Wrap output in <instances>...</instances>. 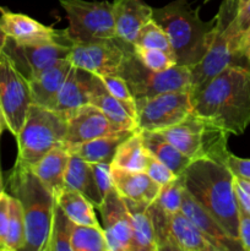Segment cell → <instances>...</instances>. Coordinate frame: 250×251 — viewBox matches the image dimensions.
Instances as JSON below:
<instances>
[{"label":"cell","mask_w":250,"mask_h":251,"mask_svg":"<svg viewBox=\"0 0 250 251\" xmlns=\"http://www.w3.org/2000/svg\"><path fill=\"white\" fill-rule=\"evenodd\" d=\"M190 96L195 114L230 135H242L250 125V68L228 66Z\"/></svg>","instance_id":"1"},{"label":"cell","mask_w":250,"mask_h":251,"mask_svg":"<svg viewBox=\"0 0 250 251\" xmlns=\"http://www.w3.org/2000/svg\"><path fill=\"white\" fill-rule=\"evenodd\" d=\"M191 196L215 218L233 239L239 240V206L234 176L225 164L196 159L181 174Z\"/></svg>","instance_id":"2"},{"label":"cell","mask_w":250,"mask_h":251,"mask_svg":"<svg viewBox=\"0 0 250 251\" xmlns=\"http://www.w3.org/2000/svg\"><path fill=\"white\" fill-rule=\"evenodd\" d=\"M200 6L188 0H174L166 6L152 9V20L168 36L178 65L194 68L206 55L213 38L216 16L210 21L200 19Z\"/></svg>","instance_id":"3"},{"label":"cell","mask_w":250,"mask_h":251,"mask_svg":"<svg viewBox=\"0 0 250 251\" xmlns=\"http://www.w3.org/2000/svg\"><path fill=\"white\" fill-rule=\"evenodd\" d=\"M10 195L22 206L26 245L22 251H46L53 221L55 196L29 167L16 162L7 178Z\"/></svg>","instance_id":"4"},{"label":"cell","mask_w":250,"mask_h":251,"mask_svg":"<svg viewBox=\"0 0 250 251\" xmlns=\"http://www.w3.org/2000/svg\"><path fill=\"white\" fill-rule=\"evenodd\" d=\"M238 14L235 0H223L216 15L213 38L202 60L190 69V95L199 92L208 81L228 66L250 68L239 51L242 33L235 27Z\"/></svg>","instance_id":"5"},{"label":"cell","mask_w":250,"mask_h":251,"mask_svg":"<svg viewBox=\"0 0 250 251\" xmlns=\"http://www.w3.org/2000/svg\"><path fill=\"white\" fill-rule=\"evenodd\" d=\"M191 161L210 159L225 164L230 134L207 118L191 113L183 122L157 131Z\"/></svg>","instance_id":"6"},{"label":"cell","mask_w":250,"mask_h":251,"mask_svg":"<svg viewBox=\"0 0 250 251\" xmlns=\"http://www.w3.org/2000/svg\"><path fill=\"white\" fill-rule=\"evenodd\" d=\"M68 120L66 113L32 103L24 126L16 136V162L31 167L55 147L64 146Z\"/></svg>","instance_id":"7"},{"label":"cell","mask_w":250,"mask_h":251,"mask_svg":"<svg viewBox=\"0 0 250 251\" xmlns=\"http://www.w3.org/2000/svg\"><path fill=\"white\" fill-rule=\"evenodd\" d=\"M119 76L126 81L134 98L151 97L159 93L190 91V68L174 65L163 71H154L145 66L132 51L126 54Z\"/></svg>","instance_id":"8"},{"label":"cell","mask_w":250,"mask_h":251,"mask_svg":"<svg viewBox=\"0 0 250 251\" xmlns=\"http://www.w3.org/2000/svg\"><path fill=\"white\" fill-rule=\"evenodd\" d=\"M135 105L136 129L140 131H162L183 122L193 113L190 91L135 98Z\"/></svg>","instance_id":"9"},{"label":"cell","mask_w":250,"mask_h":251,"mask_svg":"<svg viewBox=\"0 0 250 251\" xmlns=\"http://www.w3.org/2000/svg\"><path fill=\"white\" fill-rule=\"evenodd\" d=\"M69 21V36L73 41L115 38L113 6L109 1L60 0Z\"/></svg>","instance_id":"10"},{"label":"cell","mask_w":250,"mask_h":251,"mask_svg":"<svg viewBox=\"0 0 250 251\" xmlns=\"http://www.w3.org/2000/svg\"><path fill=\"white\" fill-rule=\"evenodd\" d=\"M131 47L118 37L74 41L68 59L73 66L96 75H119Z\"/></svg>","instance_id":"11"},{"label":"cell","mask_w":250,"mask_h":251,"mask_svg":"<svg viewBox=\"0 0 250 251\" xmlns=\"http://www.w3.org/2000/svg\"><path fill=\"white\" fill-rule=\"evenodd\" d=\"M31 104L28 80L2 51L0 56V105L6 120V129L15 137L24 126Z\"/></svg>","instance_id":"12"},{"label":"cell","mask_w":250,"mask_h":251,"mask_svg":"<svg viewBox=\"0 0 250 251\" xmlns=\"http://www.w3.org/2000/svg\"><path fill=\"white\" fill-rule=\"evenodd\" d=\"M73 43V39L69 38L53 43L28 46L7 38L4 53L11 59L17 70L29 81L59 60L68 59Z\"/></svg>","instance_id":"13"},{"label":"cell","mask_w":250,"mask_h":251,"mask_svg":"<svg viewBox=\"0 0 250 251\" xmlns=\"http://www.w3.org/2000/svg\"><path fill=\"white\" fill-rule=\"evenodd\" d=\"M65 113L68 130L64 140V147L127 130L112 122L100 108L95 107L91 103Z\"/></svg>","instance_id":"14"},{"label":"cell","mask_w":250,"mask_h":251,"mask_svg":"<svg viewBox=\"0 0 250 251\" xmlns=\"http://www.w3.org/2000/svg\"><path fill=\"white\" fill-rule=\"evenodd\" d=\"M109 251H131V217L124 198L112 189L97 208Z\"/></svg>","instance_id":"15"},{"label":"cell","mask_w":250,"mask_h":251,"mask_svg":"<svg viewBox=\"0 0 250 251\" xmlns=\"http://www.w3.org/2000/svg\"><path fill=\"white\" fill-rule=\"evenodd\" d=\"M0 26L7 38L16 43L37 46L71 38L68 28L55 29L20 12H12L0 6Z\"/></svg>","instance_id":"16"},{"label":"cell","mask_w":250,"mask_h":251,"mask_svg":"<svg viewBox=\"0 0 250 251\" xmlns=\"http://www.w3.org/2000/svg\"><path fill=\"white\" fill-rule=\"evenodd\" d=\"M180 211L207 238L208 242L217 249V251L243 250L239 240L229 237L225 230L218 225L217 221L189 194L186 189L183 193Z\"/></svg>","instance_id":"17"},{"label":"cell","mask_w":250,"mask_h":251,"mask_svg":"<svg viewBox=\"0 0 250 251\" xmlns=\"http://www.w3.org/2000/svg\"><path fill=\"white\" fill-rule=\"evenodd\" d=\"M113 19L118 38L132 44L142 26L152 20V9L142 0H114Z\"/></svg>","instance_id":"18"},{"label":"cell","mask_w":250,"mask_h":251,"mask_svg":"<svg viewBox=\"0 0 250 251\" xmlns=\"http://www.w3.org/2000/svg\"><path fill=\"white\" fill-rule=\"evenodd\" d=\"M73 64L69 59H63L51 65L43 73L28 81L31 88L32 103L54 109L61 87L70 73Z\"/></svg>","instance_id":"19"},{"label":"cell","mask_w":250,"mask_h":251,"mask_svg":"<svg viewBox=\"0 0 250 251\" xmlns=\"http://www.w3.org/2000/svg\"><path fill=\"white\" fill-rule=\"evenodd\" d=\"M167 250L171 251H217L207 238L184 215L178 212L169 220Z\"/></svg>","instance_id":"20"},{"label":"cell","mask_w":250,"mask_h":251,"mask_svg":"<svg viewBox=\"0 0 250 251\" xmlns=\"http://www.w3.org/2000/svg\"><path fill=\"white\" fill-rule=\"evenodd\" d=\"M112 176L115 190L124 199L151 203L161 191V185L145 172L125 171L112 167Z\"/></svg>","instance_id":"21"},{"label":"cell","mask_w":250,"mask_h":251,"mask_svg":"<svg viewBox=\"0 0 250 251\" xmlns=\"http://www.w3.org/2000/svg\"><path fill=\"white\" fill-rule=\"evenodd\" d=\"M95 74L73 66L61 87L54 110L69 112L71 109L90 103Z\"/></svg>","instance_id":"22"},{"label":"cell","mask_w":250,"mask_h":251,"mask_svg":"<svg viewBox=\"0 0 250 251\" xmlns=\"http://www.w3.org/2000/svg\"><path fill=\"white\" fill-rule=\"evenodd\" d=\"M136 130V129H135ZM135 130H123L115 134L96 137L81 144L65 147L70 154L80 157L88 163H110L114 159L115 152L123 141L127 139Z\"/></svg>","instance_id":"23"},{"label":"cell","mask_w":250,"mask_h":251,"mask_svg":"<svg viewBox=\"0 0 250 251\" xmlns=\"http://www.w3.org/2000/svg\"><path fill=\"white\" fill-rule=\"evenodd\" d=\"M69 159L70 153L65 147H55L29 168L54 196H56L59 191L65 188V173Z\"/></svg>","instance_id":"24"},{"label":"cell","mask_w":250,"mask_h":251,"mask_svg":"<svg viewBox=\"0 0 250 251\" xmlns=\"http://www.w3.org/2000/svg\"><path fill=\"white\" fill-rule=\"evenodd\" d=\"M65 186L82 194L96 208L102 205L103 196L96 183L92 166L75 154H70L65 173Z\"/></svg>","instance_id":"25"},{"label":"cell","mask_w":250,"mask_h":251,"mask_svg":"<svg viewBox=\"0 0 250 251\" xmlns=\"http://www.w3.org/2000/svg\"><path fill=\"white\" fill-rule=\"evenodd\" d=\"M131 217V251H157L156 234L147 211L149 203L124 199Z\"/></svg>","instance_id":"26"},{"label":"cell","mask_w":250,"mask_h":251,"mask_svg":"<svg viewBox=\"0 0 250 251\" xmlns=\"http://www.w3.org/2000/svg\"><path fill=\"white\" fill-rule=\"evenodd\" d=\"M144 146L150 153L166 164L176 176H181L191 159L181 153L174 145L157 131H141Z\"/></svg>","instance_id":"27"},{"label":"cell","mask_w":250,"mask_h":251,"mask_svg":"<svg viewBox=\"0 0 250 251\" xmlns=\"http://www.w3.org/2000/svg\"><path fill=\"white\" fill-rule=\"evenodd\" d=\"M90 103L100 108L112 122L127 130L136 129V120L130 115L125 105L119 100L110 95L105 86L95 74L93 87L90 95Z\"/></svg>","instance_id":"28"},{"label":"cell","mask_w":250,"mask_h":251,"mask_svg":"<svg viewBox=\"0 0 250 251\" xmlns=\"http://www.w3.org/2000/svg\"><path fill=\"white\" fill-rule=\"evenodd\" d=\"M55 201L75 225L100 226L95 206L78 191L65 186L56 194Z\"/></svg>","instance_id":"29"},{"label":"cell","mask_w":250,"mask_h":251,"mask_svg":"<svg viewBox=\"0 0 250 251\" xmlns=\"http://www.w3.org/2000/svg\"><path fill=\"white\" fill-rule=\"evenodd\" d=\"M146 161L147 150L144 146L141 131L136 129L134 134L119 145L112 162V167L125 171L144 172Z\"/></svg>","instance_id":"30"},{"label":"cell","mask_w":250,"mask_h":251,"mask_svg":"<svg viewBox=\"0 0 250 251\" xmlns=\"http://www.w3.org/2000/svg\"><path fill=\"white\" fill-rule=\"evenodd\" d=\"M75 223L66 216L60 206L54 205L53 221L50 234L46 251H73L71 250V235Z\"/></svg>","instance_id":"31"},{"label":"cell","mask_w":250,"mask_h":251,"mask_svg":"<svg viewBox=\"0 0 250 251\" xmlns=\"http://www.w3.org/2000/svg\"><path fill=\"white\" fill-rule=\"evenodd\" d=\"M71 250L109 251L103 228H100V226L74 225Z\"/></svg>","instance_id":"32"},{"label":"cell","mask_w":250,"mask_h":251,"mask_svg":"<svg viewBox=\"0 0 250 251\" xmlns=\"http://www.w3.org/2000/svg\"><path fill=\"white\" fill-rule=\"evenodd\" d=\"M25 245H26V223H25L24 211H22L20 201L12 195H10L9 226H7L4 250H24Z\"/></svg>","instance_id":"33"},{"label":"cell","mask_w":250,"mask_h":251,"mask_svg":"<svg viewBox=\"0 0 250 251\" xmlns=\"http://www.w3.org/2000/svg\"><path fill=\"white\" fill-rule=\"evenodd\" d=\"M184 190L185 185L183 176H179L171 183L161 186V191L153 202L168 215H175L180 212Z\"/></svg>","instance_id":"34"},{"label":"cell","mask_w":250,"mask_h":251,"mask_svg":"<svg viewBox=\"0 0 250 251\" xmlns=\"http://www.w3.org/2000/svg\"><path fill=\"white\" fill-rule=\"evenodd\" d=\"M134 46L144 47V48L161 49V50L172 51L171 43L168 36L162 29V27L153 20L144 25L137 32V36L134 41ZM173 53V51H172Z\"/></svg>","instance_id":"35"},{"label":"cell","mask_w":250,"mask_h":251,"mask_svg":"<svg viewBox=\"0 0 250 251\" xmlns=\"http://www.w3.org/2000/svg\"><path fill=\"white\" fill-rule=\"evenodd\" d=\"M132 51L137 56V59L151 70L163 71L176 65V59L172 51L144 48V47L134 46V44H132Z\"/></svg>","instance_id":"36"},{"label":"cell","mask_w":250,"mask_h":251,"mask_svg":"<svg viewBox=\"0 0 250 251\" xmlns=\"http://www.w3.org/2000/svg\"><path fill=\"white\" fill-rule=\"evenodd\" d=\"M105 86L108 92L114 96L125 105L127 112L132 118L136 117V105H135V98L131 95L127 86L126 81L119 75H97Z\"/></svg>","instance_id":"37"},{"label":"cell","mask_w":250,"mask_h":251,"mask_svg":"<svg viewBox=\"0 0 250 251\" xmlns=\"http://www.w3.org/2000/svg\"><path fill=\"white\" fill-rule=\"evenodd\" d=\"M144 172L150 176V178L153 179V180L156 181V183H158L161 186L171 183L172 180H174V179L176 178L175 174H174L166 164L162 163L158 158H156V157L152 153H150L149 151H147V161Z\"/></svg>","instance_id":"38"},{"label":"cell","mask_w":250,"mask_h":251,"mask_svg":"<svg viewBox=\"0 0 250 251\" xmlns=\"http://www.w3.org/2000/svg\"><path fill=\"white\" fill-rule=\"evenodd\" d=\"M93 174H95L96 183L100 194L104 198L112 189H114L112 176V164L110 163H91Z\"/></svg>","instance_id":"39"},{"label":"cell","mask_w":250,"mask_h":251,"mask_svg":"<svg viewBox=\"0 0 250 251\" xmlns=\"http://www.w3.org/2000/svg\"><path fill=\"white\" fill-rule=\"evenodd\" d=\"M10 215V194L0 193V250H4Z\"/></svg>","instance_id":"40"},{"label":"cell","mask_w":250,"mask_h":251,"mask_svg":"<svg viewBox=\"0 0 250 251\" xmlns=\"http://www.w3.org/2000/svg\"><path fill=\"white\" fill-rule=\"evenodd\" d=\"M225 166L229 168L234 176H240L250 180V159L249 158H240V157L234 156L229 153Z\"/></svg>","instance_id":"41"},{"label":"cell","mask_w":250,"mask_h":251,"mask_svg":"<svg viewBox=\"0 0 250 251\" xmlns=\"http://www.w3.org/2000/svg\"><path fill=\"white\" fill-rule=\"evenodd\" d=\"M234 190L238 205L250 213V180L234 176Z\"/></svg>","instance_id":"42"},{"label":"cell","mask_w":250,"mask_h":251,"mask_svg":"<svg viewBox=\"0 0 250 251\" xmlns=\"http://www.w3.org/2000/svg\"><path fill=\"white\" fill-rule=\"evenodd\" d=\"M239 206V205H238ZM239 242L243 250L250 251V213L239 206Z\"/></svg>","instance_id":"43"},{"label":"cell","mask_w":250,"mask_h":251,"mask_svg":"<svg viewBox=\"0 0 250 251\" xmlns=\"http://www.w3.org/2000/svg\"><path fill=\"white\" fill-rule=\"evenodd\" d=\"M234 24L238 31L242 34L250 26V1L238 11L237 16L234 19Z\"/></svg>","instance_id":"44"},{"label":"cell","mask_w":250,"mask_h":251,"mask_svg":"<svg viewBox=\"0 0 250 251\" xmlns=\"http://www.w3.org/2000/svg\"><path fill=\"white\" fill-rule=\"evenodd\" d=\"M239 51L244 56L245 60L250 64V26L243 32L242 37H240Z\"/></svg>","instance_id":"45"},{"label":"cell","mask_w":250,"mask_h":251,"mask_svg":"<svg viewBox=\"0 0 250 251\" xmlns=\"http://www.w3.org/2000/svg\"><path fill=\"white\" fill-rule=\"evenodd\" d=\"M6 41H7V36L5 34L4 29L1 28V26H0V56H1L2 51H4V47L5 44H6Z\"/></svg>","instance_id":"46"},{"label":"cell","mask_w":250,"mask_h":251,"mask_svg":"<svg viewBox=\"0 0 250 251\" xmlns=\"http://www.w3.org/2000/svg\"><path fill=\"white\" fill-rule=\"evenodd\" d=\"M6 129V120H5L4 113H2L1 105H0V136H1L2 131Z\"/></svg>","instance_id":"47"},{"label":"cell","mask_w":250,"mask_h":251,"mask_svg":"<svg viewBox=\"0 0 250 251\" xmlns=\"http://www.w3.org/2000/svg\"><path fill=\"white\" fill-rule=\"evenodd\" d=\"M249 1L250 0H235V2H237V6H238V11H239L243 6H245V5H247Z\"/></svg>","instance_id":"48"},{"label":"cell","mask_w":250,"mask_h":251,"mask_svg":"<svg viewBox=\"0 0 250 251\" xmlns=\"http://www.w3.org/2000/svg\"><path fill=\"white\" fill-rule=\"evenodd\" d=\"M4 190V180H2V172L1 167H0V193H2Z\"/></svg>","instance_id":"49"},{"label":"cell","mask_w":250,"mask_h":251,"mask_svg":"<svg viewBox=\"0 0 250 251\" xmlns=\"http://www.w3.org/2000/svg\"><path fill=\"white\" fill-rule=\"evenodd\" d=\"M203 1H205V2H207V1H210V0H203Z\"/></svg>","instance_id":"50"}]
</instances>
